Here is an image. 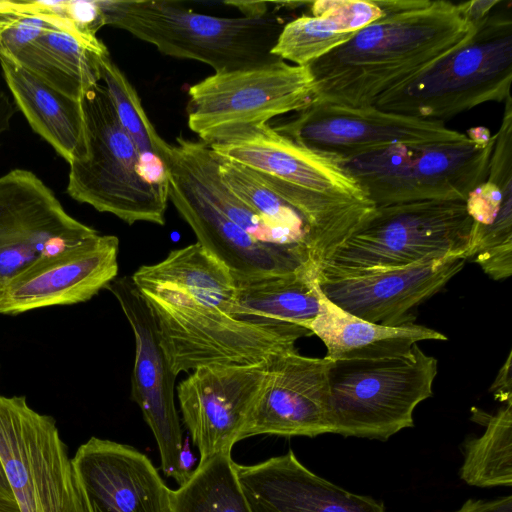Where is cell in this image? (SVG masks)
<instances>
[{"instance_id": "1", "label": "cell", "mask_w": 512, "mask_h": 512, "mask_svg": "<svg viewBox=\"0 0 512 512\" xmlns=\"http://www.w3.org/2000/svg\"><path fill=\"white\" fill-rule=\"evenodd\" d=\"M471 1L414 0L309 66L312 102L373 106L465 42L479 19Z\"/></svg>"}, {"instance_id": "2", "label": "cell", "mask_w": 512, "mask_h": 512, "mask_svg": "<svg viewBox=\"0 0 512 512\" xmlns=\"http://www.w3.org/2000/svg\"><path fill=\"white\" fill-rule=\"evenodd\" d=\"M220 157L249 167L307 223L325 256L361 228L376 206L332 154L302 145L269 124L248 127L208 144Z\"/></svg>"}, {"instance_id": "3", "label": "cell", "mask_w": 512, "mask_h": 512, "mask_svg": "<svg viewBox=\"0 0 512 512\" xmlns=\"http://www.w3.org/2000/svg\"><path fill=\"white\" fill-rule=\"evenodd\" d=\"M104 24L122 29L163 55L202 62L214 73L262 65L291 19L275 10L258 17H217L177 1L96 0Z\"/></svg>"}, {"instance_id": "4", "label": "cell", "mask_w": 512, "mask_h": 512, "mask_svg": "<svg viewBox=\"0 0 512 512\" xmlns=\"http://www.w3.org/2000/svg\"><path fill=\"white\" fill-rule=\"evenodd\" d=\"M86 154L69 164L66 192L79 203L125 223L163 226L168 179L155 174L124 130L105 87L98 83L82 97Z\"/></svg>"}, {"instance_id": "5", "label": "cell", "mask_w": 512, "mask_h": 512, "mask_svg": "<svg viewBox=\"0 0 512 512\" xmlns=\"http://www.w3.org/2000/svg\"><path fill=\"white\" fill-rule=\"evenodd\" d=\"M500 3L465 42L373 106L441 121L486 102H505L511 97L512 16Z\"/></svg>"}, {"instance_id": "6", "label": "cell", "mask_w": 512, "mask_h": 512, "mask_svg": "<svg viewBox=\"0 0 512 512\" xmlns=\"http://www.w3.org/2000/svg\"><path fill=\"white\" fill-rule=\"evenodd\" d=\"M156 320L161 345L175 375L211 365L255 366L295 349L312 333L283 323L243 321L173 288L139 290Z\"/></svg>"}, {"instance_id": "7", "label": "cell", "mask_w": 512, "mask_h": 512, "mask_svg": "<svg viewBox=\"0 0 512 512\" xmlns=\"http://www.w3.org/2000/svg\"><path fill=\"white\" fill-rule=\"evenodd\" d=\"M436 374V358L417 344L399 356L332 361L331 433L386 441L413 427V412L433 395Z\"/></svg>"}, {"instance_id": "8", "label": "cell", "mask_w": 512, "mask_h": 512, "mask_svg": "<svg viewBox=\"0 0 512 512\" xmlns=\"http://www.w3.org/2000/svg\"><path fill=\"white\" fill-rule=\"evenodd\" d=\"M459 142L396 145L342 160L376 207L419 201L465 202L488 174L495 136L486 127Z\"/></svg>"}, {"instance_id": "9", "label": "cell", "mask_w": 512, "mask_h": 512, "mask_svg": "<svg viewBox=\"0 0 512 512\" xmlns=\"http://www.w3.org/2000/svg\"><path fill=\"white\" fill-rule=\"evenodd\" d=\"M472 225L465 202L379 206L322 266L357 271L450 257L467 260Z\"/></svg>"}, {"instance_id": "10", "label": "cell", "mask_w": 512, "mask_h": 512, "mask_svg": "<svg viewBox=\"0 0 512 512\" xmlns=\"http://www.w3.org/2000/svg\"><path fill=\"white\" fill-rule=\"evenodd\" d=\"M315 86L309 66L282 59L214 73L188 90V126L211 144L248 127L310 105Z\"/></svg>"}, {"instance_id": "11", "label": "cell", "mask_w": 512, "mask_h": 512, "mask_svg": "<svg viewBox=\"0 0 512 512\" xmlns=\"http://www.w3.org/2000/svg\"><path fill=\"white\" fill-rule=\"evenodd\" d=\"M0 460L21 512H89L55 420L0 395Z\"/></svg>"}, {"instance_id": "12", "label": "cell", "mask_w": 512, "mask_h": 512, "mask_svg": "<svg viewBox=\"0 0 512 512\" xmlns=\"http://www.w3.org/2000/svg\"><path fill=\"white\" fill-rule=\"evenodd\" d=\"M274 128L302 145L342 160L396 145L459 142L468 137L447 128L442 121L383 111L375 106L325 102H312Z\"/></svg>"}, {"instance_id": "13", "label": "cell", "mask_w": 512, "mask_h": 512, "mask_svg": "<svg viewBox=\"0 0 512 512\" xmlns=\"http://www.w3.org/2000/svg\"><path fill=\"white\" fill-rule=\"evenodd\" d=\"M106 289L120 304L135 338L131 399L154 435L162 471L181 486L191 472L185 465L183 434L174 400L177 375L161 345L153 312L131 276L116 277Z\"/></svg>"}, {"instance_id": "14", "label": "cell", "mask_w": 512, "mask_h": 512, "mask_svg": "<svg viewBox=\"0 0 512 512\" xmlns=\"http://www.w3.org/2000/svg\"><path fill=\"white\" fill-rule=\"evenodd\" d=\"M98 233L72 217L33 172L13 169L0 177V286Z\"/></svg>"}, {"instance_id": "15", "label": "cell", "mask_w": 512, "mask_h": 512, "mask_svg": "<svg viewBox=\"0 0 512 512\" xmlns=\"http://www.w3.org/2000/svg\"><path fill=\"white\" fill-rule=\"evenodd\" d=\"M465 261L450 257L357 271L322 266L317 283L322 294L342 310L370 322L398 325L412 322L408 312L441 290Z\"/></svg>"}, {"instance_id": "16", "label": "cell", "mask_w": 512, "mask_h": 512, "mask_svg": "<svg viewBox=\"0 0 512 512\" xmlns=\"http://www.w3.org/2000/svg\"><path fill=\"white\" fill-rule=\"evenodd\" d=\"M266 363L255 366H203L177 387L185 426L200 462L231 454L259 398Z\"/></svg>"}, {"instance_id": "17", "label": "cell", "mask_w": 512, "mask_h": 512, "mask_svg": "<svg viewBox=\"0 0 512 512\" xmlns=\"http://www.w3.org/2000/svg\"><path fill=\"white\" fill-rule=\"evenodd\" d=\"M332 360L300 355L296 348L266 362L259 398L241 440L255 435L316 437L331 433L329 378Z\"/></svg>"}, {"instance_id": "18", "label": "cell", "mask_w": 512, "mask_h": 512, "mask_svg": "<svg viewBox=\"0 0 512 512\" xmlns=\"http://www.w3.org/2000/svg\"><path fill=\"white\" fill-rule=\"evenodd\" d=\"M119 239L97 235L46 257L0 286V314L90 300L118 275Z\"/></svg>"}, {"instance_id": "19", "label": "cell", "mask_w": 512, "mask_h": 512, "mask_svg": "<svg viewBox=\"0 0 512 512\" xmlns=\"http://www.w3.org/2000/svg\"><path fill=\"white\" fill-rule=\"evenodd\" d=\"M168 199L197 237V242L219 260L233 278L318 271L296 251L267 246L242 230L209 202L167 157Z\"/></svg>"}, {"instance_id": "20", "label": "cell", "mask_w": 512, "mask_h": 512, "mask_svg": "<svg viewBox=\"0 0 512 512\" xmlns=\"http://www.w3.org/2000/svg\"><path fill=\"white\" fill-rule=\"evenodd\" d=\"M72 462L89 512H170L172 490L134 447L91 437Z\"/></svg>"}, {"instance_id": "21", "label": "cell", "mask_w": 512, "mask_h": 512, "mask_svg": "<svg viewBox=\"0 0 512 512\" xmlns=\"http://www.w3.org/2000/svg\"><path fill=\"white\" fill-rule=\"evenodd\" d=\"M234 469L252 512H385L381 502L313 473L292 450Z\"/></svg>"}, {"instance_id": "22", "label": "cell", "mask_w": 512, "mask_h": 512, "mask_svg": "<svg viewBox=\"0 0 512 512\" xmlns=\"http://www.w3.org/2000/svg\"><path fill=\"white\" fill-rule=\"evenodd\" d=\"M504 115L494 135L486 179L466 201L472 219L467 258H474L494 280L512 274V100L505 102Z\"/></svg>"}, {"instance_id": "23", "label": "cell", "mask_w": 512, "mask_h": 512, "mask_svg": "<svg viewBox=\"0 0 512 512\" xmlns=\"http://www.w3.org/2000/svg\"><path fill=\"white\" fill-rule=\"evenodd\" d=\"M108 55L107 47L96 35L56 14L35 38L7 60L56 91L81 101L91 87L100 83L101 63Z\"/></svg>"}, {"instance_id": "24", "label": "cell", "mask_w": 512, "mask_h": 512, "mask_svg": "<svg viewBox=\"0 0 512 512\" xmlns=\"http://www.w3.org/2000/svg\"><path fill=\"white\" fill-rule=\"evenodd\" d=\"M414 0H318L311 15L291 19L283 27L272 55L308 66L348 42L360 30Z\"/></svg>"}, {"instance_id": "25", "label": "cell", "mask_w": 512, "mask_h": 512, "mask_svg": "<svg viewBox=\"0 0 512 512\" xmlns=\"http://www.w3.org/2000/svg\"><path fill=\"white\" fill-rule=\"evenodd\" d=\"M324 343L326 358L374 359L403 355L420 341L447 340L442 333L406 322L386 325L358 318L332 302L320 290V309L305 327Z\"/></svg>"}, {"instance_id": "26", "label": "cell", "mask_w": 512, "mask_h": 512, "mask_svg": "<svg viewBox=\"0 0 512 512\" xmlns=\"http://www.w3.org/2000/svg\"><path fill=\"white\" fill-rule=\"evenodd\" d=\"M0 66L15 107L34 132L68 164L82 159L86 140L81 101L56 91L14 62L0 58Z\"/></svg>"}, {"instance_id": "27", "label": "cell", "mask_w": 512, "mask_h": 512, "mask_svg": "<svg viewBox=\"0 0 512 512\" xmlns=\"http://www.w3.org/2000/svg\"><path fill=\"white\" fill-rule=\"evenodd\" d=\"M318 272L304 269L287 274L234 278V318L257 323L306 327L320 309Z\"/></svg>"}, {"instance_id": "28", "label": "cell", "mask_w": 512, "mask_h": 512, "mask_svg": "<svg viewBox=\"0 0 512 512\" xmlns=\"http://www.w3.org/2000/svg\"><path fill=\"white\" fill-rule=\"evenodd\" d=\"M131 278L139 290H182L201 302L232 314L235 280L227 267L198 242L171 250L158 263L140 266Z\"/></svg>"}, {"instance_id": "29", "label": "cell", "mask_w": 512, "mask_h": 512, "mask_svg": "<svg viewBox=\"0 0 512 512\" xmlns=\"http://www.w3.org/2000/svg\"><path fill=\"white\" fill-rule=\"evenodd\" d=\"M170 512H252L231 454L199 462L186 482L171 491Z\"/></svg>"}, {"instance_id": "30", "label": "cell", "mask_w": 512, "mask_h": 512, "mask_svg": "<svg viewBox=\"0 0 512 512\" xmlns=\"http://www.w3.org/2000/svg\"><path fill=\"white\" fill-rule=\"evenodd\" d=\"M485 431L464 443L460 478L481 488L512 486V403L486 415Z\"/></svg>"}, {"instance_id": "31", "label": "cell", "mask_w": 512, "mask_h": 512, "mask_svg": "<svg viewBox=\"0 0 512 512\" xmlns=\"http://www.w3.org/2000/svg\"><path fill=\"white\" fill-rule=\"evenodd\" d=\"M218 164L222 182L266 221L305 247L319 269L311 233L305 220L270 187L261 173L220 156Z\"/></svg>"}, {"instance_id": "32", "label": "cell", "mask_w": 512, "mask_h": 512, "mask_svg": "<svg viewBox=\"0 0 512 512\" xmlns=\"http://www.w3.org/2000/svg\"><path fill=\"white\" fill-rule=\"evenodd\" d=\"M100 81L108 92L120 124L145 160L149 157L154 165L165 168L163 159L169 143L158 134L142 106L136 89L110 55L101 63Z\"/></svg>"}, {"instance_id": "33", "label": "cell", "mask_w": 512, "mask_h": 512, "mask_svg": "<svg viewBox=\"0 0 512 512\" xmlns=\"http://www.w3.org/2000/svg\"><path fill=\"white\" fill-rule=\"evenodd\" d=\"M66 15L76 26L84 32L96 35V32L105 26L103 14L94 1H67Z\"/></svg>"}, {"instance_id": "34", "label": "cell", "mask_w": 512, "mask_h": 512, "mask_svg": "<svg viewBox=\"0 0 512 512\" xmlns=\"http://www.w3.org/2000/svg\"><path fill=\"white\" fill-rule=\"evenodd\" d=\"M453 512H512V495L492 500L468 499Z\"/></svg>"}, {"instance_id": "35", "label": "cell", "mask_w": 512, "mask_h": 512, "mask_svg": "<svg viewBox=\"0 0 512 512\" xmlns=\"http://www.w3.org/2000/svg\"><path fill=\"white\" fill-rule=\"evenodd\" d=\"M511 352L509 353L504 365L498 372L494 383L490 387V391L497 400L512 403L511 393Z\"/></svg>"}, {"instance_id": "36", "label": "cell", "mask_w": 512, "mask_h": 512, "mask_svg": "<svg viewBox=\"0 0 512 512\" xmlns=\"http://www.w3.org/2000/svg\"><path fill=\"white\" fill-rule=\"evenodd\" d=\"M225 4L235 6L244 17L266 15L270 12L269 6L271 5L270 2L264 1H227Z\"/></svg>"}, {"instance_id": "37", "label": "cell", "mask_w": 512, "mask_h": 512, "mask_svg": "<svg viewBox=\"0 0 512 512\" xmlns=\"http://www.w3.org/2000/svg\"><path fill=\"white\" fill-rule=\"evenodd\" d=\"M16 112V107L5 92L0 90V136L9 130L10 122ZM1 145V142H0Z\"/></svg>"}, {"instance_id": "38", "label": "cell", "mask_w": 512, "mask_h": 512, "mask_svg": "<svg viewBox=\"0 0 512 512\" xmlns=\"http://www.w3.org/2000/svg\"><path fill=\"white\" fill-rule=\"evenodd\" d=\"M0 499H15L0 460Z\"/></svg>"}, {"instance_id": "39", "label": "cell", "mask_w": 512, "mask_h": 512, "mask_svg": "<svg viewBox=\"0 0 512 512\" xmlns=\"http://www.w3.org/2000/svg\"><path fill=\"white\" fill-rule=\"evenodd\" d=\"M0 512H21L16 499H0Z\"/></svg>"}]
</instances>
